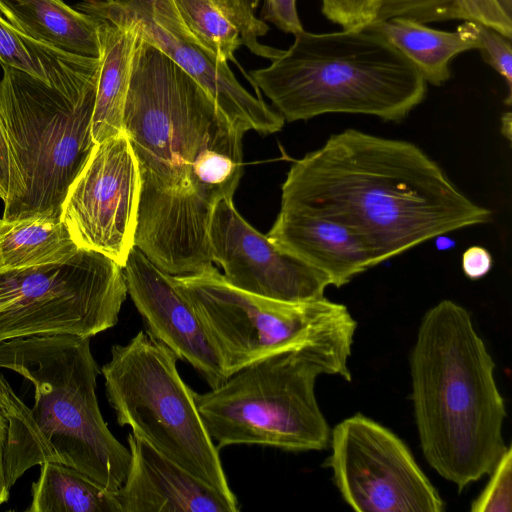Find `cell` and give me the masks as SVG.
Wrapping results in <instances>:
<instances>
[{
    "label": "cell",
    "mask_w": 512,
    "mask_h": 512,
    "mask_svg": "<svg viewBox=\"0 0 512 512\" xmlns=\"http://www.w3.org/2000/svg\"><path fill=\"white\" fill-rule=\"evenodd\" d=\"M472 33L478 41V50L484 61L505 80L508 96L506 105L512 103V47L511 39L480 22L468 20Z\"/></svg>",
    "instance_id": "obj_27"
},
{
    "label": "cell",
    "mask_w": 512,
    "mask_h": 512,
    "mask_svg": "<svg viewBox=\"0 0 512 512\" xmlns=\"http://www.w3.org/2000/svg\"><path fill=\"white\" fill-rule=\"evenodd\" d=\"M512 450L508 446L492 471L480 495L472 502V512H510L512 510Z\"/></svg>",
    "instance_id": "obj_29"
},
{
    "label": "cell",
    "mask_w": 512,
    "mask_h": 512,
    "mask_svg": "<svg viewBox=\"0 0 512 512\" xmlns=\"http://www.w3.org/2000/svg\"><path fill=\"white\" fill-rule=\"evenodd\" d=\"M127 294L123 268L85 249L62 263L0 273V343L95 336L117 324Z\"/></svg>",
    "instance_id": "obj_10"
},
{
    "label": "cell",
    "mask_w": 512,
    "mask_h": 512,
    "mask_svg": "<svg viewBox=\"0 0 512 512\" xmlns=\"http://www.w3.org/2000/svg\"><path fill=\"white\" fill-rule=\"evenodd\" d=\"M30 512H121L116 492L83 472L56 462L41 464L32 486Z\"/></svg>",
    "instance_id": "obj_23"
},
{
    "label": "cell",
    "mask_w": 512,
    "mask_h": 512,
    "mask_svg": "<svg viewBox=\"0 0 512 512\" xmlns=\"http://www.w3.org/2000/svg\"><path fill=\"white\" fill-rule=\"evenodd\" d=\"M367 29L386 39L420 72L427 83L435 86L449 80L450 63L454 57L478 48L468 20L455 31L437 30L404 18L376 22Z\"/></svg>",
    "instance_id": "obj_21"
},
{
    "label": "cell",
    "mask_w": 512,
    "mask_h": 512,
    "mask_svg": "<svg viewBox=\"0 0 512 512\" xmlns=\"http://www.w3.org/2000/svg\"><path fill=\"white\" fill-rule=\"evenodd\" d=\"M0 15L37 41L69 53L100 57L98 19L63 0H0Z\"/></svg>",
    "instance_id": "obj_20"
},
{
    "label": "cell",
    "mask_w": 512,
    "mask_h": 512,
    "mask_svg": "<svg viewBox=\"0 0 512 512\" xmlns=\"http://www.w3.org/2000/svg\"><path fill=\"white\" fill-rule=\"evenodd\" d=\"M409 360L423 455L462 491L488 475L507 448L495 362L470 313L448 299L424 314Z\"/></svg>",
    "instance_id": "obj_4"
},
{
    "label": "cell",
    "mask_w": 512,
    "mask_h": 512,
    "mask_svg": "<svg viewBox=\"0 0 512 512\" xmlns=\"http://www.w3.org/2000/svg\"><path fill=\"white\" fill-rule=\"evenodd\" d=\"M124 131L141 180L135 247L173 276L205 270L212 265L213 208L233 199L243 174L244 134L197 81L141 36Z\"/></svg>",
    "instance_id": "obj_1"
},
{
    "label": "cell",
    "mask_w": 512,
    "mask_h": 512,
    "mask_svg": "<svg viewBox=\"0 0 512 512\" xmlns=\"http://www.w3.org/2000/svg\"><path fill=\"white\" fill-rule=\"evenodd\" d=\"M493 265L491 253L480 245L467 248L461 257V267L465 276L471 280H478L486 276Z\"/></svg>",
    "instance_id": "obj_34"
},
{
    "label": "cell",
    "mask_w": 512,
    "mask_h": 512,
    "mask_svg": "<svg viewBox=\"0 0 512 512\" xmlns=\"http://www.w3.org/2000/svg\"><path fill=\"white\" fill-rule=\"evenodd\" d=\"M324 463L343 500L358 512H442L445 503L406 444L355 414L331 430Z\"/></svg>",
    "instance_id": "obj_11"
},
{
    "label": "cell",
    "mask_w": 512,
    "mask_h": 512,
    "mask_svg": "<svg viewBox=\"0 0 512 512\" xmlns=\"http://www.w3.org/2000/svg\"><path fill=\"white\" fill-rule=\"evenodd\" d=\"M282 210L343 224L368 246L375 265L428 240L492 220L416 144L357 129L331 135L294 161Z\"/></svg>",
    "instance_id": "obj_2"
},
{
    "label": "cell",
    "mask_w": 512,
    "mask_h": 512,
    "mask_svg": "<svg viewBox=\"0 0 512 512\" xmlns=\"http://www.w3.org/2000/svg\"><path fill=\"white\" fill-rule=\"evenodd\" d=\"M25 72L72 101L96 90L100 58L85 57L37 41L0 15V65Z\"/></svg>",
    "instance_id": "obj_19"
},
{
    "label": "cell",
    "mask_w": 512,
    "mask_h": 512,
    "mask_svg": "<svg viewBox=\"0 0 512 512\" xmlns=\"http://www.w3.org/2000/svg\"><path fill=\"white\" fill-rule=\"evenodd\" d=\"M8 435V423L0 410V506L9 499L10 488L5 473V449Z\"/></svg>",
    "instance_id": "obj_35"
},
{
    "label": "cell",
    "mask_w": 512,
    "mask_h": 512,
    "mask_svg": "<svg viewBox=\"0 0 512 512\" xmlns=\"http://www.w3.org/2000/svg\"><path fill=\"white\" fill-rule=\"evenodd\" d=\"M322 374L352 379L348 366L320 351L291 350L249 364L205 393L194 392L195 403L218 449L255 444L320 451L331 435L315 396Z\"/></svg>",
    "instance_id": "obj_6"
},
{
    "label": "cell",
    "mask_w": 512,
    "mask_h": 512,
    "mask_svg": "<svg viewBox=\"0 0 512 512\" xmlns=\"http://www.w3.org/2000/svg\"><path fill=\"white\" fill-rule=\"evenodd\" d=\"M267 237L337 288L376 266L372 252L355 232L316 214L280 209Z\"/></svg>",
    "instance_id": "obj_17"
},
{
    "label": "cell",
    "mask_w": 512,
    "mask_h": 512,
    "mask_svg": "<svg viewBox=\"0 0 512 512\" xmlns=\"http://www.w3.org/2000/svg\"><path fill=\"white\" fill-rule=\"evenodd\" d=\"M200 49L219 61L236 62L234 52L242 44L238 29L214 0H173Z\"/></svg>",
    "instance_id": "obj_24"
},
{
    "label": "cell",
    "mask_w": 512,
    "mask_h": 512,
    "mask_svg": "<svg viewBox=\"0 0 512 512\" xmlns=\"http://www.w3.org/2000/svg\"><path fill=\"white\" fill-rule=\"evenodd\" d=\"M226 18L238 29L242 44L257 56L273 61L284 50L264 45L258 37L267 34L269 27L255 17L259 0H214Z\"/></svg>",
    "instance_id": "obj_25"
},
{
    "label": "cell",
    "mask_w": 512,
    "mask_h": 512,
    "mask_svg": "<svg viewBox=\"0 0 512 512\" xmlns=\"http://www.w3.org/2000/svg\"><path fill=\"white\" fill-rule=\"evenodd\" d=\"M254 85L288 122L331 113L400 122L425 98L427 82L386 39L369 29L294 35Z\"/></svg>",
    "instance_id": "obj_5"
},
{
    "label": "cell",
    "mask_w": 512,
    "mask_h": 512,
    "mask_svg": "<svg viewBox=\"0 0 512 512\" xmlns=\"http://www.w3.org/2000/svg\"><path fill=\"white\" fill-rule=\"evenodd\" d=\"M78 10L98 19L101 44L91 134L94 143L124 131V111L138 27L117 6L102 0H84Z\"/></svg>",
    "instance_id": "obj_18"
},
{
    "label": "cell",
    "mask_w": 512,
    "mask_h": 512,
    "mask_svg": "<svg viewBox=\"0 0 512 512\" xmlns=\"http://www.w3.org/2000/svg\"><path fill=\"white\" fill-rule=\"evenodd\" d=\"M178 357L140 330L111 348L102 366L106 396L120 426L227 499L238 502L222 467L219 449L197 409L194 391L177 370Z\"/></svg>",
    "instance_id": "obj_8"
},
{
    "label": "cell",
    "mask_w": 512,
    "mask_h": 512,
    "mask_svg": "<svg viewBox=\"0 0 512 512\" xmlns=\"http://www.w3.org/2000/svg\"><path fill=\"white\" fill-rule=\"evenodd\" d=\"M127 292L147 325V332L205 379L211 388L225 381L217 352L174 276L134 247L123 267Z\"/></svg>",
    "instance_id": "obj_14"
},
{
    "label": "cell",
    "mask_w": 512,
    "mask_h": 512,
    "mask_svg": "<svg viewBox=\"0 0 512 512\" xmlns=\"http://www.w3.org/2000/svg\"><path fill=\"white\" fill-rule=\"evenodd\" d=\"M23 182L15 167L0 117V199L4 204L3 219H8L23 194Z\"/></svg>",
    "instance_id": "obj_32"
},
{
    "label": "cell",
    "mask_w": 512,
    "mask_h": 512,
    "mask_svg": "<svg viewBox=\"0 0 512 512\" xmlns=\"http://www.w3.org/2000/svg\"><path fill=\"white\" fill-rule=\"evenodd\" d=\"M141 180L125 131L96 143L69 185L60 220L79 249L124 267L135 247Z\"/></svg>",
    "instance_id": "obj_12"
},
{
    "label": "cell",
    "mask_w": 512,
    "mask_h": 512,
    "mask_svg": "<svg viewBox=\"0 0 512 512\" xmlns=\"http://www.w3.org/2000/svg\"><path fill=\"white\" fill-rule=\"evenodd\" d=\"M119 6L135 15L151 19L177 39L192 43L197 42L185 25L173 0H102Z\"/></svg>",
    "instance_id": "obj_28"
},
{
    "label": "cell",
    "mask_w": 512,
    "mask_h": 512,
    "mask_svg": "<svg viewBox=\"0 0 512 512\" xmlns=\"http://www.w3.org/2000/svg\"><path fill=\"white\" fill-rule=\"evenodd\" d=\"M117 7L134 21L142 38L157 46L201 85L238 131L268 135L283 128V116L249 93L233 75L228 62L216 60L198 46L177 39L148 17Z\"/></svg>",
    "instance_id": "obj_16"
},
{
    "label": "cell",
    "mask_w": 512,
    "mask_h": 512,
    "mask_svg": "<svg viewBox=\"0 0 512 512\" xmlns=\"http://www.w3.org/2000/svg\"><path fill=\"white\" fill-rule=\"evenodd\" d=\"M321 11L344 30L366 29L374 23L381 0H321Z\"/></svg>",
    "instance_id": "obj_30"
},
{
    "label": "cell",
    "mask_w": 512,
    "mask_h": 512,
    "mask_svg": "<svg viewBox=\"0 0 512 512\" xmlns=\"http://www.w3.org/2000/svg\"><path fill=\"white\" fill-rule=\"evenodd\" d=\"M511 124H512V114L510 111L504 113L501 119V132L503 136H505L508 141H511Z\"/></svg>",
    "instance_id": "obj_36"
},
{
    "label": "cell",
    "mask_w": 512,
    "mask_h": 512,
    "mask_svg": "<svg viewBox=\"0 0 512 512\" xmlns=\"http://www.w3.org/2000/svg\"><path fill=\"white\" fill-rule=\"evenodd\" d=\"M78 250L60 217L0 218V273L62 263Z\"/></svg>",
    "instance_id": "obj_22"
},
{
    "label": "cell",
    "mask_w": 512,
    "mask_h": 512,
    "mask_svg": "<svg viewBox=\"0 0 512 512\" xmlns=\"http://www.w3.org/2000/svg\"><path fill=\"white\" fill-rule=\"evenodd\" d=\"M467 20L489 26L512 38V0H456Z\"/></svg>",
    "instance_id": "obj_31"
},
{
    "label": "cell",
    "mask_w": 512,
    "mask_h": 512,
    "mask_svg": "<svg viewBox=\"0 0 512 512\" xmlns=\"http://www.w3.org/2000/svg\"><path fill=\"white\" fill-rule=\"evenodd\" d=\"M263 18L285 33L295 35L304 30L297 13L296 0H264Z\"/></svg>",
    "instance_id": "obj_33"
},
{
    "label": "cell",
    "mask_w": 512,
    "mask_h": 512,
    "mask_svg": "<svg viewBox=\"0 0 512 512\" xmlns=\"http://www.w3.org/2000/svg\"><path fill=\"white\" fill-rule=\"evenodd\" d=\"M174 280L199 316L227 377L298 349L320 351L348 366L357 323L343 304L325 297L290 302L258 296L229 284L212 265Z\"/></svg>",
    "instance_id": "obj_7"
},
{
    "label": "cell",
    "mask_w": 512,
    "mask_h": 512,
    "mask_svg": "<svg viewBox=\"0 0 512 512\" xmlns=\"http://www.w3.org/2000/svg\"><path fill=\"white\" fill-rule=\"evenodd\" d=\"M131 460L116 492L121 512H237L231 501L159 453L132 432Z\"/></svg>",
    "instance_id": "obj_15"
},
{
    "label": "cell",
    "mask_w": 512,
    "mask_h": 512,
    "mask_svg": "<svg viewBox=\"0 0 512 512\" xmlns=\"http://www.w3.org/2000/svg\"><path fill=\"white\" fill-rule=\"evenodd\" d=\"M90 339L52 334L0 343L9 488L44 462L73 467L113 492L123 485L131 455L100 412L96 385L101 370Z\"/></svg>",
    "instance_id": "obj_3"
},
{
    "label": "cell",
    "mask_w": 512,
    "mask_h": 512,
    "mask_svg": "<svg viewBox=\"0 0 512 512\" xmlns=\"http://www.w3.org/2000/svg\"><path fill=\"white\" fill-rule=\"evenodd\" d=\"M208 241L211 261L232 286L270 299L299 302L324 297L329 280L281 251L223 199L213 208Z\"/></svg>",
    "instance_id": "obj_13"
},
{
    "label": "cell",
    "mask_w": 512,
    "mask_h": 512,
    "mask_svg": "<svg viewBox=\"0 0 512 512\" xmlns=\"http://www.w3.org/2000/svg\"><path fill=\"white\" fill-rule=\"evenodd\" d=\"M392 18H404L422 24L467 20L456 0H381L374 23Z\"/></svg>",
    "instance_id": "obj_26"
},
{
    "label": "cell",
    "mask_w": 512,
    "mask_h": 512,
    "mask_svg": "<svg viewBox=\"0 0 512 512\" xmlns=\"http://www.w3.org/2000/svg\"><path fill=\"white\" fill-rule=\"evenodd\" d=\"M1 67L0 117L24 186L6 220L38 213L60 217L68 187L95 145L91 121L96 90L72 101L25 72Z\"/></svg>",
    "instance_id": "obj_9"
}]
</instances>
